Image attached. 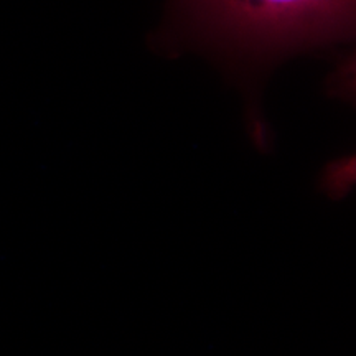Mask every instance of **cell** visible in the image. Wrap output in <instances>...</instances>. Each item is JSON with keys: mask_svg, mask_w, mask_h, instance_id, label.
Masks as SVG:
<instances>
[{"mask_svg": "<svg viewBox=\"0 0 356 356\" xmlns=\"http://www.w3.org/2000/svg\"><path fill=\"white\" fill-rule=\"evenodd\" d=\"M338 84L343 91L348 92L351 96H356V56L351 58L345 68L341 70L340 78H338Z\"/></svg>", "mask_w": 356, "mask_h": 356, "instance_id": "3957f363", "label": "cell"}, {"mask_svg": "<svg viewBox=\"0 0 356 356\" xmlns=\"http://www.w3.org/2000/svg\"><path fill=\"white\" fill-rule=\"evenodd\" d=\"M213 32L249 50L318 43L356 25V0H191Z\"/></svg>", "mask_w": 356, "mask_h": 356, "instance_id": "6da1fadb", "label": "cell"}, {"mask_svg": "<svg viewBox=\"0 0 356 356\" xmlns=\"http://www.w3.org/2000/svg\"><path fill=\"white\" fill-rule=\"evenodd\" d=\"M323 185L333 195H345L356 186V152L333 162L327 168Z\"/></svg>", "mask_w": 356, "mask_h": 356, "instance_id": "7a4b0ae2", "label": "cell"}]
</instances>
